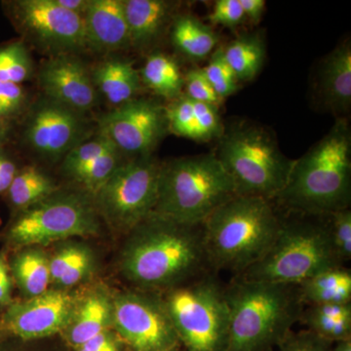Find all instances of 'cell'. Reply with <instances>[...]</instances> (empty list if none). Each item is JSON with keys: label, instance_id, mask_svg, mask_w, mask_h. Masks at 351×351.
I'll use <instances>...</instances> for the list:
<instances>
[{"label": "cell", "instance_id": "cell-9", "mask_svg": "<svg viewBox=\"0 0 351 351\" xmlns=\"http://www.w3.org/2000/svg\"><path fill=\"white\" fill-rule=\"evenodd\" d=\"M91 196L85 193H54L18 213L7 232L15 247L45 245L99 232L98 213Z\"/></svg>", "mask_w": 351, "mask_h": 351}, {"label": "cell", "instance_id": "cell-13", "mask_svg": "<svg viewBox=\"0 0 351 351\" xmlns=\"http://www.w3.org/2000/svg\"><path fill=\"white\" fill-rule=\"evenodd\" d=\"M113 324L136 351H172L179 339L161 300L127 293L113 300Z\"/></svg>", "mask_w": 351, "mask_h": 351}, {"label": "cell", "instance_id": "cell-12", "mask_svg": "<svg viewBox=\"0 0 351 351\" xmlns=\"http://www.w3.org/2000/svg\"><path fill=\"white\" fill-rule=\"evenodd\" d=\"M100 135L129 156H151L168 128L165 108L157 101L133 99L99 119Z\"/></svg>", "mask_w": 351, "mask_h": 351}, {"label": "cell", "instance_id": "cell-40", "mask_svg": "<svg viewBox=\"0 0 351 351\" xmlns=\"http://www.w3.org/2000/svg\"><path fill=\"white\" fill-rule=\"evenodd\" d=\"M202 71L207 80L211 83L214 90L219 85L237 80L232 68L226 62L225 54H223V48H219L216 50V52L212 55L209 64L202 69Z\"/></svg>", "mask_w": 351, "mask_h": 351}, {"label": "cell", "instance_id": "cell-1", "mask_svg": "<svg viewBox=\"0 0 351 351\" xmlns=\"http://www.w3.org/2000/svg\"><path fill=\"white\" fill-rule=\"evenodd\" d=\"M130 232L122 271L140 287L171 290L211 269L203 223L186 225L152 213Z\"/></svg>", "mask_w": 351, "mask_h": 351}, {"label": "cell", "instance_id": "cell-32", "mask_svg": "<svg viewBox=\"0 0 351 351\" xmlns=\"http://www.w3.org/2000/svg\"><path fill=\"white\" fill-rule=\"evenodd\" d=\"M115 145L107 138L99 134L94 140L85 141L64 156L63 169L69 176L93 162L99 157L110 151Z\"/></svg>", "mask_w": 351, "mask_h": 351}, {"label": "cell", "instance_id": "cell-48", "mask_svg": "<svg viewBox=\"0 0 351 351\" xmlns=\"http://www.w3.org/2000/svg\"><path fill=\"white\" fill-rule=\"evenodd\" d=\"M331 351H351V339L337 341Z\"/></svg>", "mask_w": 351, "mask_h": 351}, {"label": "cell", "instance_id": "cell-27", "mask_svg": "<svg viewBox=\"0 0 351 351\" xmlns=\"http://www.w3.org/2000/svg\"><path fill=\"white\" fill-rule=\"evenodd\" d=\"M56 191V184L47 175L36 168L25 167L18 170L6 193L11 206L19 213Z\"/></svg>", "mask_w": 351, "mask_h": 351}, {"label": "cell", "instance_id": "cell-18", "mask_svg": "<svg viewBox=\"0 0 351 351\" xmlns=\"http://www.w3.org/2000/svg\"><path fill=\"white\" fill-rule=\"evenodd\" d=\"M130 45L136 49L149 47L162 34L176 6L165 0H123Z\"/></svg>", "mask_w": 351, "mask_h": 351}, {"label": "cell", "instance_id": "cell-46", "mask_svg": "<svg viewBox=\"0 0 351 351\" xmlns=\"http://www.w3.org/2000/svg\"><path fill=\"white\" fill-rule=\"evenodd\" d=\"M58 5L61 6L64 10L69 12L77 14V15L84 16L88 6H89L90 0H55Z\"/></svg>", "mask_w": 351, "mask_h": 351}, {"label": "cell", "instance_id": "cell-24", "mask_svg": "<svg viewBox=\"0 0 351 351\" xmlns=\"http://www.w3.org/2000/svg\"><path fill=\"white\" fill-rule=\"evenodd\" d=\"M223 54L237 80L250 82L265 63V45L258 34H244L223 48Z\"/></svg>", "mask_w": 351, "mask_h": 351}, {"label": "cell", "instance_id": "cell-3", "mask_svg": "<svg viewBox=\"0 0 351 351\" xmlns=\"http://www.w3.org/2000/svg\"><path fill=\"white\" fill-rule=\"evenodd\" d=\"M230 313L226 351H267L280 345L301 320L299 285L234 278L226 286Z\"/></svg>", "mask_w": 351, "mask_h": 351}, {"label": "cell", "instance_id": "cell-16", "mask_svg": "<svg viewBox=\"0 0 351 351\" xmlns=\"http://www.w3.org/2000/svg\"><path fill=\"white\" fill-rule=\"evenodd\" d=\"M38 83L46 98L76 112L92 110L98 99L91 75L71 54L47 60L39 71Z\"/></svg>", "mask_w": 351, "mask_h": 351}, {"label": "cell", "instance_id": "cell-45", "mask_svg": "<svg viewBox=\"0 0 351 351\" xmlns=\"http://www.w3.org/2000/svg\"><path fill=\"white\" fill-rule=\"evenodd\" d=\"M245 17L248 18L254 24H257L262 19L265 12V0H239Z\"/></svg>", "mask_w": 351, "mask_h": 351}, {"label": "cell", "instance_id": "cell-30", "mask_svg": "<svg viewBox=\"0 0 351 351\" xmlns=\"http://www.w3.org/2000/svg\"><path fill=\"white\" fill-rule=\"evenodd\" d=\"M31 56L22 41H14L0 47V82L21 83L31 77Z\"/></svg>", "mask_w": 351, "mask_h": 351}, {"label": "cell", "instance_id": "cell-34", "mask_svg": "<svg viewBox=\"0 0 351 351\" xmlns=\"http://www.w3.org/2000/svg\"><path fill=\"white\" fill-rule=\"evenodd\" d=\"M184 82L186 85V96L191 101L209 104L215 107H218L219 104L223 101L215 92L213 86L207 80L202 69L189 71L186 77L184 78Z\"/></svg>", "mask_w": 351, "mask_h": 351}, {"label": "cell", "instance_id": "cell-36", "mask_svg": "<svg viewBox=\"0 0 351 351\" xmlns=\"http://www.w3.org/2000/svg\"><path fill=\"white\" fill-rule=\"evenodd\" d=\"M200 142H207L223 135V129L217 107L209 104L193 101Z\"/></svg>", "mask_w": 351, "mask_h": 351}, {"label": "cell", "instance_id": "cell-7", "mask_svg": "<svg viewBox=\"0 0 351 351\" xmlns=\"http://www.w3.org/2000/svg\"><path fill=\"white\" fill-rule=\"evenodd\" d=\"M215 154L232 177L237 195L272 201L285 188L294 163L269 131L246 124L223 131Z\"/></svg>", "mask_w": 351, "mask_h": 351}, {"label": "cell", "instance_id": "cell-28", "mask_svg": "<svg viewBox=\"0 0 351 351\" xmlns=\"http://www.w3.org/2000/svg\"><path fill=\"white\" fill-rule=\"evenodd\" d=\"M141 75L145 84L159 96L173 101L182 96L184 77L179 66L167 55L152 54L147 58Z\"/></svg>", "mask_w": 351, "mask_h": 351}, {"label": "cell", "instance_id": "cell-43", "mask_svg": "<svg viewBox=\"0 0 351 351\" xmlns=\"http://www.w3.org/2000/svg\"><path fill=\"white\" fill-rule=\"evenodd\" d=\"M11 290L12 283L8 265L4 256L0 254V306H9L11 304Z\"/></svg>", "mask_w": 351, "mask_h": 351}, {"label": "cell", "instance_id": "cell-20", "mask_svg": "<svg viewBox=\"0 0 351 351\" xmlns=\"http://www.w3.org/2000/svg\"><path fill=\"white\" fill-rule=\"evenodd\" d=\"M91 76L95 87L117 107L135 99L141 89V76L133 63L121 58L103 62Z\"/></svg>", "mask_w": 351, "mask_h": 351}, {"label": "cell", "instance_id": "cell-4", "mask_svg": "<svg viewBox=\"0 0 351 351\" xmlns=\"http://www.w3.org/2000/svg\"><path fill=\"white\" fill-rule=\"evenodd\" d=\"M281 221L272 200L258 196H233L203 223L210 269L239 276L265 255L276 239Z\"/></svg>", "mask_w": 351, "mask_h": 351}, {"label": "cell", "instance_id": "cell-29", "mask_svg": "<svg viewBox=\"0 0 351 351\" xmlns=\"http://www.w3.org/2000/svg\"><path fill=\"white\" fill-rule=\"evenodd\" d=\"M119 165V151L113 147L69 177L84 189L86 195L94 198Z\"/></svg>", "mask_w": 351, "mask_h": 351}, {"label": "cell", "instance_id": "cell-15", "mask_svg": "<svg viewBox=\"0 0 351 351\" xmlns=\"http://www.w3.org/2000/svg\"><path fill=\"white\" fill-rule=\"evenodd\" d=\"M75 313L73 295L64 291H46L22 302H11L4 313L5 331L22 339L44 338L68 326Z\"/></svg>", "mask_w": 351, "mask_h": 351}, {"label": "cell", "instance_id": "cell-8", "mask_svg": "<svg viewBox=\"0 0 351 351\" xmlns=\"http://www.w3.org/2000/svg\"><path fill=\"white\" fill-rule=\"evenodd\" d=\"M177 332L188 351H226L230 313L226 286L205 272L171 289L163 301Z\"/></svg>", "mask_w": 351, "mask_h": 351}, {"label": "cell", "instance_id": "cell-31", "mask_svg": "<svg viewBox=\"0 0 351 351\" xmlns=\"http://www.w3.org/2000/svg\"><path fill=\"white\" fill-rule=\"evenodd\" d=\"M168 128L176 135L200 142L193 101L188 97H179L165 108Z\"/></svg>", "mask_w": 351, "mask_h": 351}, {"label": "cell", "instance_id": "cell-38", "mask_svg": "<svg viewBox=\"0 0 351 351\" xmlns=\"http://www.w3.org/2000/svg\"><path fill=\"white\" fill-rule=\"evenodd\" d=\"M279 348L280 351H331L332 343L307 330L297 334L291 332Z\"/></svg>", "mask_w": 351, "mask_h": 351}, {"label": "cell", "instance_id": "cell-19", "mask_svg": "<svg viewBox=\"0 0 351 351\" xmlns=\"http://www.w3.org/2000/svg\"><path fill=\"white\" fill-rule=\"evenodd\" d=\"M318 90L330 110L346 112L351 106V46L346 41L321 64Z\"/></svg>", "mask_w": 351, "mask_h": 351}, {"label": "cell", "instance_id": "cell-33", "mask_svg": "<svg viewBox=\"0 0 351 351\" xmlns=\"http://www.w3.org/2000/svg\"><path fill=\"white\" fill-rule=\"evenodd\" d=\"M330 235L339 262H350L351 258V210H339L326 216Z\"/></svg>", "mask_w": 351, "mask_h": 351}, {"label": "cell", "instance_id": "cell-22", "mask_svg": "<svg viewBox=\"0 0 351 351\" xmlns=\"http://www.w3.org/2000/svg\"><path fill=\"white\" fill-rule=\"evenodd\" d=\"M301 320L308 331L329 343L351 339V304L307 306Z\"/></svg>", "mask_w": 351, "mask_h": 351}, {"label": "cell", "instance_id": "cell-44", "mask_svg": "<svg viewBox=\"0 0 351 351\" xmlns=\"http://www.w3.org/2000/svg\"><path fill=\"white\" fill-rule=\"evenodd\" d=\"M78 351H119V348L108 332H104L80 346Z\"/></svg>", "mask_w": 351, "mask_h": 351}, {"label": "cell", "instance_id": "cell-23", "mask_svg": "<svg viewBox=\"0 0 351 351\" xmlns=\"http://www.w3.org/2000/svg\"><path fill=\"white\" fill-rule=\"evenodd\" d=\"M73 317L69 341L80 348L106 332L112 317V304L104 293H94L83 302L78 311H75Z\"/></svg>", "mask_w": 351, "mask_h": 351}, {"label": "cell", "instance_id": "cell-2", "mask_svg": "<svg viewBox=\"0 0 351 351\" xmlns=\"http://www.w3.org/2000/svg\"><path fill=\"white\" fill-rule=\"evenodd\" d=\"M299 214L327 216L350 207L351 131L339 119L320 141L294 160L287 184L276 199Z\"/></svg>", "mask_w": 351, "mask_h": 351}, {"label": "cell", "instance_id": "cell-26", "mask_svg": "<svg viewBox=\"0 0 351 351\" xmlns=\"http://www.w3.org/2000/svg\"><path fill=\"white\" fill-rule=\"evenodd\" d=\"M172 40L182 54L195 60L207 57L218 43L216 34L209 27L189 15L176 18Z\"/></svg>", "mask_w": 351, "mask_h": 351}, {"label": "cell", "instance_id": "cell-6", "mask_svg": "<svg viewBox=\"0 0 351 351\" xmlns=\"http://www.w3.org/2000/svg\"><path fill=\"white\" fill-rule=\"evenodd\" d=\"M237 195L216 154L181 157L161 165L154 213L186 225H202Z\"/></svg>", "mask_w": 351, "mask_h": 351}, {"label": "cell", "instance_id": "cell-11", "mask_svg": "<svg viewBox=\"0 0 351 351\" xmlns=\"http://www.w3.org/2000/svg\"><path fill=\"white\" fill-rule=\"evenodd\" d=\"M6 6L19 32L53 56L85 48L83 16L64 10L55 0H17Z\"/></svg>", "mask_w": 351, "mask_h": 351}, {"label": "cell", "instance_id": "cell-42", "mask_svg": "<svg viewBox=\"0 0 351 351\" xmlns=\"http://www.w3.org/2000/svg\"><path fill=\"white\" fill-rule=\"evenodd\" d=\"M17 172L12 159L0 147V195L8 191Z\"/></svg>", "mask_w": 351, "mask_h": 351}, {"label": "cell", "instance_id": "cell-14", "mask_svg": "<svg viewBox=\"0 0 351 351\" xmlns=\"http://www.w3.org/2000/svg\"><path fill=\"white\" fill-rule=\"evenodd\" d=\"M88 135L89 125L83 113L46 97L32 108L24 133L32 151L47 159L66 156Z\"/></svg>", "mask_w": 351, "mask_h": 351}, {"label": "cell", "instance_id": "cell-35", "mask_svg": "<svg viewBox=\"0 0 351 351\" xmlns=\"http://www.w3.org/2000/svg\"><path fill=\"white\" fill-rule=\"evenodd\" d=\"M91 252L78 244L64 247L49 260L51 280L58 281L78 263L91 256Z\"/></svg>", "mask_w": 351, "mask_h": 351}, {"label": "cell", "instance_id": "cell-37", "mask_svg": "<svg viewBox=\"0 0 351 351\" xmlns=\"http://www.w3.org/2000/svg\"><path fill=\"white\" fill-rule=\"evenodd\" d=\"M27 96L21 84L0 82V117L10 122L24 110Z\"/></svg>", "mask_w": 351, "mask_h": 351}, {"label": "cell", "instance_id": "cell-5", "mask_svg": "<svg viewBox=\"0 0 351 351\" xmlns=\"http://www.w3.org/2000/svg\"><path fill=\"white\" fill-rule=\"evenodd\" d=\"M301 215L300 219H282L265 255L234 278L299 285L325 270L343 267L335 251L326 216Z\"/></svg>", "mask_w": 351, "mask_h": 351}, {"label": "cell", "instance_id": "cell-47", "mask_svg": "<svg viewBox=\"0 0 351 351\" xmlns=\"http://www.w3.org/2000/svg\"><path fill=\"white\" fill-rule=\"evenodd\" d=\"M9 133H10V122L0 117V147L8 140Z\"/></svg>", "mask_w": 351, "mask_h": 351}, {"label": "cell", "instance_id": "cell-39", "mask_svg": "<svg viewBox=\"0 0 351 351\" xmlns=\"http://www.w3.org/2000/svg\"><path fill=\"white\" fill-rule=\"evenodd\" d=\"M244 18L239 0H218L215 2L213 10L209 15L210 22L228 27L241 24Z\"/></svg>", "mask_w": 351, "mask_h": 351}, {"label": "cell", "instance_id": "cell-21", "mask_svg": "<svg viewBox=\"0 0 351 351\" xmlns=\"http://www.w3.org/2000/svg\"><path fill=\"white\" fill-rule=\"evenodd\" d=\"M302 302L307 306L351 304V272L334 267L299 284Z\"/></svg>", "mask_w": 351, "mask_h": 351}, {"label": "cell", "instance_id": "cell-10", "mask_svg": "<svg viewBox=\"0 0 351 351\" xmlns=\"http://www.w3.org/2000/svg\"><path fill=\"white\" fill-rule=\"evenodd\" d=\"M160 167L151 156L120 164L94 196L97 213L119 232L133 230L156 209Z\"/></svg>", "mask_w": 351, "mask_h": 351}, {"label": "cell", "instance_id": "cell-41", "mask_svg": "<svg viewBox=\"0 0 351 351\" xmlns=\"http://www.w3.org/2000/svg\"><path fill=\"white\" fill-rule=\"evenodd\" d=\"M92 265H93V258H92L91 255L84 258V260H82V262L78 263L73 269H69V271L58 281V284L63 286L75 285V284L80 282L83 278L86 277L90 270L92 269Z\"/></svg>", "mask_w": 351, "mask_h": 351}, {"label": "cell", "instance_id": "cell-17", "mask_svg": "<svg viewBox=\"0 0 351 351\" xmlns=\"http://www.w3.org/2000/svg\"><path fill=\"white\" fill-rule=\"evenodd\" d=\"M83 19L85 48L105 53L130 47L123 0H90Z\"/></svg>", "mask_w": 351, "mask_h": 351}, {"label": "cell", "instance_id": "cell-25", "mask_svg": "<svg viewBox=\"0 0 351 351\" xmlns=\"http://www.w3.org/2000/svg\"><path fill=\"white\" fill-rule=\"evenodd\" d=\"M16 282L27 299L43 294L51 281L49 258L40 250H25L11 263Z\"/></svg>", "mask_w": 351, "mask_h": 351}]
</instances>
